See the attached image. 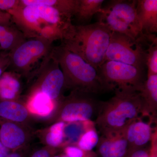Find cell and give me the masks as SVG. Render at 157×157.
Instances as JSON below:
<instances>
[{
  "mask_svg": "<svg viewBox=\"0 0 157 157\" xmlns=\"http://www.w3.org/2000/svg\"><path fill=\"white\" fill-rule=\"evenodd\" d=\"M21 90L20 82L14 74L5 73L0 77V100H18Z\"/></svg>",
  "mask_w": 157,
  "mask_h": 157,
  "instance_id": "cell-21",
  "label": "cell"
},
{
  "mask_svg": "<svg viewBox=\"0 0 157 157\" xmlns=\"http://www.w3.org/2000/svg\"><path fill=\"white\" fill-rule=\"evenodd\" d=\"M66 124L63 122H57L37 132V134L45 146L61 149L66 146L64 134Z\"/></svg>",
  "mask_w": 157,
  "mask_h": 157,
  "instance_id": "cell-18",
  "label": "cell"
},
{
  "mask_svg": "<svg viewBox=\"0 0 157 157\" xmlns=\"http://www.w3.org/2000/svg\"><path fill=\"white\" fill-rule=\"evenodd\" d=\"M52 157H68L67 156L66 154H65L63 152L59 154H57L55 155Z\"/></svg>",
  "mask_w": 157,
  "mask_h": 157,
  "instance_id": "cell-32",
  "label": "cell"
},
{
  "mask_svg": "<svg viewBox=\"0 0 157 157\" xmlns=\"http://www.w3.org/2000/svg\"><path fill=\"white\" fill-rule=\"evenodd\" d=\"M100 102L92 95L71 91L69 95L62 96L59 99L54 111L45 121L51 125L57 122L70 123L91 120L98 110Z\"/></svg>",
  "mask_w": 157,
  "mask_h": 157,
  "instance_id": "cell-7",
  "label": "cell"
},
{
  "mask_svg": "<svg viewBox=\"0 0 157 157\" xmlns=\"http://www.w3.org/2000/svg\"><path fill=\"white\" fill-rule=\"evenodd\" d=\"M19 6L20 1L18 0H0V10L9 11Z\"/></svg>",
  "mask_w": 157,
  "mask_h": 157,
  "instance_id": "cell-26",
  "label": "cell"
},
{
  "mask_svg": "<svg viewBox=\"0 0 157 157\" xmlns=\"http://www.w3.org/2000/svg\"><path fill=\"white\" fill-rule=\"evenodd\" d=\"M137 1L113 0L102 7L98 21L114 33L137 40L143 36L136 13Z\"/></svg>",
  "mask_w": 157,
  "mask_h": 157,
  "instance_id": "cell-5",
  "label": "cell"
},
{
  "mask_svg": "<svg viewBox=\"0 0 157 157\" xmlns=\"http://www.w3.org/2000/svg\"><path fill=\"white\" fill-rule=\"evenodd\" d=\"M50 56L58 63L65 78V90L93 95L106 92L98 70L61 44L53 47Z\"/></svg>",
  "mask_w": 157,
  "mask_h": 157,
  "instance_id": "cell-4",
  "label": "cell"
},
{
  "mask_svg": "<svg viewBox=\"0 0 157 157\" xmlns=\"http://www.w3.org/2000/svg\"><path fill=\"white\" fill-rule=\"evenodd\" d=\"M98 73L106 92L117 90L140 91L146 80L145 71L134 66L108 61L98 68Z\"/></svg>",
  "mask_w": 157,
  "mask_h": 157,
  "instance_id": "cell-8",
  "label": "cell"
},
{
  "mask_svg": "<svg viewBox=\"0 0 157 157\" xmlns=\"http://www.w3.org/2000/svg\"><path fill=\"white\" fill-rule=\"evenodd\" d=\"M136 9L142 33L144 35L156 33L157 0H138Z\"/></svg>",
  "mask_w": 157,
  "mask_h": 157,
  "instance_id": "cell-14",
  "label": "cell"
},
{
  "mask_svg": "<svg viewBox=\"0 0 157 157\" xmlns=\"http://www.w3.org/2000/svg\"><path fill=\"white\" fill-rule=\"evenodd\" d=\"M34 135L30 126L0 119V141L11 151L28 146Z\"/></svg>",
  "mask_w": 157,
  "mask_h": 157,
  "instance_id": "cell-11",
  "label": "cell"
},
{
  "mask_svg": "<svg viewBox=\"0 0 157 157\" xmlns=\"http://www.w3.org/2000/svg\"><path fill=\"white\" fill-rule=\"evenodd\" d=\"M60 149L45 146L33 152L29 157H52Z\"/></svg>",
  "mask_w": 157,
  "mask_h": 157,
  "instance_id": "cell-25",
  "label": "cell"
},
{
  "mask_svg": "<svg viewBox=\"0 0 157 157\" xmlns=\"http://www.w3.org/2000/svg\"><path fill=\"white\" fill-rule=\"evenodd\" d=\"M6 64H10V59H9V56L4 60H0V66Z\"/></svg>",
  "mask_w": 157,
  "mask_h": 157,
  "instance_id": "cell-30",
  "label": "cell"
},
{
  "mask_svg": "<svg viewBox=\"0 0 157 157\" xmlns=\"http://www.w3.org/2000/svg\"><path fill=\"white\" fill-rule=\"evenodd\" d=\"M146 43L142 38L135 40L124 34L112 32L104 63L120 62L145 71L146 49L144 45Z\"/></svg>",
  "mask_w": 157,
  "mask_h": 157,
  "instance_id": "cell-9",
  "label": "cell"
},
{
  "mask_svg": "<svg viewBox=\"0 0 157 157\" xmlns=\"http://www.w3.org/2000/svg\"><path fill=\"white\" fill-rule=\"evenodd\" d=\"M151 122H146L142 117L132 122L125 129V134L130 152L147 147L151 143L155 132H153Z\"/></svg>",
  "mask_w": 157,
  "mask_h": 157,
  "instance_id": "cell-13",
  "label": "cell"
},
{
  "mask_svg": "<svg viewBox=\"0 0 157 157\" xmlns=\"http://www.w3.org/2000/svg\"><path fill=\"white\" fill-rule=\"evenodd\" d=\"M112 34L99 21L86 25L73 24L61 44L98 70L104 63Z\"/></svg>",
  "mask_w": 157,
  "mask_h": 157,
  "instance_id": "cell-2",
  "label": "cell"
},
{
  "mask_svg": "<svg viewBox=\"0 0 157 157\" xmlns=\"http://www.w3.org/2000/svg\"><path fill=\"white\" fill-rule=\"evenodd\" d=\"M150 147L137 149L132 151L126 157H151Z\"/></svg>",
  "mask_w": 157,
  "mask_h": 157,
  "instance_id": "cell-27",
  "label": "cell"
},
{
  "mask_svg": "<svg viewBox=\"0 0 157 157\" xmlns=\"http://www.w3.org/2000/svg\"><path fill=\"white\" fill-rule=\"evenodd\" d=\"M8 13L25 38L61 40L73 25L72 17L49 6H19Z\"/></svg>",
  "mask_w": 157,
  "mask_h": 157,
  "instance_id": "cell-1",
  "label": "cell"
},
{
  "mask_svg": "<svg viewBox=\"0 0 157 157\" xmlns=\"http://www.w3.org/2000/svg\"><path fill=\"white\" fill-rule=\"evenodd\" d=\"M100 137L95 128V124L88 128L81 135L75 145L85 151H92L98 145Z\"/></svg>",
  "mask_w": 157,
  "mask_h": 157,
  "instance_id": "cell-23",
  "label": "cell"
},
{
  "mask_svg": "<svg viewBox=\"0 0 157 157\" xmlns=\"http://www.w3.org/2000/svg\"><path fill=\"white\" fill-rule=\"evenodd\" d=\"M139 92L143 104V117H147L153 123L156 119L157 74L147 76Z\"/></svg>",
  "mask_w": 157,
  "mask_h": 157,
  "instance_id": "cell-15",
  "label": "cell"
},
{
  "mask_svg": "<svg viewBox=\"0 0 157 157\" xmlns=\"http://www.w3.org/2000/svg\"><path fill=\"white\" fill-rule=\"evenodd\" d=\"M146 66L147 76L157 74V37L155 34L147 35Z\"/></svg>",
  "mask_w": 157,
  "mask_h": 157,
  "instance_id": "cell-22",
  "label": "cell"
},
{
  "mask_svg": "<svg viewBox=\"0 0 157 157\" xmlns=\"http://www.w3.org/2000/svg\"><path fill=\"white\" fill-rule=\"evenodd\" d=\"M39 74L31 92H40L57 102L63 96L62 92L65 90L64 76L58 63L50 55Z\"/></svg>",
  "mask_w": 157,
  "mask_h": 157,
  "instance_id": "cell-10",
  "label": "cell"
},
{
  "mask_svg": "<svg viewBox=\"0 0 157 157\" xmlns=\"http://www.w3.org/2000/svg\"><path fill=\"white\" fill-rule=\"evenodd\" d=\"M78 0H20V6L44 5L57 9L63 14L73 17L78 7Z\"/></svg>",
  "mask_w": 157,
  "mask_h": 157,
  "instance_id": "cell-20",
  "label": "cell"
},
{
  "mask_svg": "<svg viewBox=\"0 0 157 157\" xmlns=\"http://www.w3.org/2000/svg\"><path fill=\"white\" fill-rule=\"evenodd\" d=\"M52 41L41 38H29L11 51L9 59L14 72L29 77L38 73L39 65L43 67L50 57Z\"/></svg>",
  "mask_w": 157,
  "mask_h": 157,
  "instance_id": "cell-6",
  "label": "cell"
},
{
  "mask_svg": "<svg viewBox=\"0 0 157 157\" xmlns=\"http://www.w3.org/2000/svg\"><path fill=\"white\" fill-rule=\"evenodd\" d=\"M104 0H78V7L73 17L77 22L76 25H86L94 15L101 10Z\"/></svg>",
  "mask_w": 157,
  "mask_h": 157,
  "instance_id": "cell-19",
  "label": "cell"
},
{
  "mask_svg": "<svg viewBox=\"0 0 157 157\" xmlns=\"http://www.w3.org/2000/svg\"><path fill=\"white\" fill-rule=\"evenodd\" d=\"M32 117L25 103L18 100H0V119L30 126Z\"/></svg>",
  "mask_w": 157,
  "mask_h": 157,
  "instance_id": "cell-16",
  "label": "cell"
},
{
  "mask_svg": "<svg viewBox=\"0 0 157 157\" xmlns=\"http://www.w3.org/2000/svg\"><path fill=\"white\" fill-rule=\"evenodd\" d=\"M97 148L101 157H126L130 152L125 129L101 132Z\"/></svg>",
  "mask_w": 157,
  "mask_h": 157,
  "instance_id": "cell-12",
  "label": "cell"
},
{
  "mask_svg": "<svg viewBox=\"0 0 157 157\" xmlns=\"http://www.w3.org/2000/svg\"><path fill=\"white\" fill-rule=\"evenodd\" d=\"M29 150L27 146L15 151H11L3 157H29Z\"/></svg>",
  "mask_w": 157,
  "mask_h": 157,
  "instance_id": "cell-28",
  "label": "cell"
},
{
  "mask_svg": "<svg viewBox=\"0 0 157 157\" xmlns=\"http://www.w3.org/2000/svg\"><path fill=\"white\" fill-rule=\"evenodd\" d=\"M10 65L9 64H4L3 65H1L0 66V77L2 74L3 71H4V69L6 67V66H8V65Z\"/></svg>",
  "mask_w": 157,
  "mask_h": 157,
  "instance_id": "cell-31",
  "label": "cell"
},
{
  "mask_svg": "<svg viewBox=\"0 0 157 157\" xmlns=\"http://www.w3.org/2000/svg\"><path fill=\"white\" fill-rule=\"evenodd\" d=\"M10 152L11 151L8 149L6 148V147H5L0 141V157L5 156Z\"/></svg>",
  "mask_w": 157,
  "mask_h": 157,
  "instance_id": "cell-29",
  "label": "cell"
},
{
  "mask_svg": "<svg viewBox=\"0 0 157 157\" xmlns=\"http://www.w3.org/2000/svg\"><path fill=\"white\" fill-rule=\"evenodd\" d=\"M57 102L39 91L30 92L25 104L30 114L39 117H48L54 111Z\"/></svg>",
  "mask_w": 157,
  "mask_h": 157,
  "instance_id": "cell-17",
  "label": "cell"
},
{
  "mask_svg": "<svg viewBox=\"0 0 157 157\" xmlns=\"http://www.w3.org/2000/svg\"><path fill=\"white\" fill-rule=\"evenodd\" d=\"M114 91L115 95L108 101L100 102L95 124L101 132L124 130L132 122L143 117V104L139 91Z\"/></svg>",
  "mask_w": 157,
  "mask_h": 157,
  "instance_id": "cell-3",
  "label": "cell"
},
{
  "mask_svg": "<svg viewBox=\"0 0 157 157\" xmlns=\"http://www.w3.org/2000/svg\"><path fill=\"white\" fill-rule=\"evenodd\" d=\"M63 150V152L68 157H97L94 152L85 151L74 144L67 145Z\"/></svg>",
  "mask_w": 157,
  "mask_h": 157,
  "instance_id": "cell-24",
  "label": "cell"
}]
</instances>
